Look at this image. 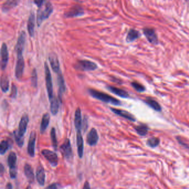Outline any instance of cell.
Wrapping results in <instances>:
<instances>
[{"label":"cell","mask_w":189,"mask_h":189,"mask_svg":"<svg viewBox=\"0 0 189 189\" xmlns=\"http://www.w3.org/2000/svg\"><path fill=\"white\" fill-rule=\"evenodd\" d=\"M88 90V93L92 97L106 103H109L115 106H120L122 104L120 100L105 93L94 89H89Z\"/></svg>","instance_id":"6da1fadb"},{"label":"cell","mask_w":189,"mask_h":189,"mask_svg":"<svg viewBox=\"0 0 189 189\" xmlns=\"http://www.w3.org/2000/svg\"><path fill=\"white\" fill-rule=\"evenodd\" d=\"M43 6L39 7L37 13V23L38 27L41 26L44 20L50 16L53 11V6L50 2L46 3L44 6Z\"/></svg>","instance_id":"7a4b0ae2"},{"label":"cell","mask_w":189,"mask_h":189,"mask_svg":"<svg viewBox=\"0 0 189 189\" xmlns=\"http://www.w3.org/2000/svg\"><path fill=\"white\" fill-rule=\"evenodd\" d=\"M45 71L46 88L47 90L48 98L50 100L53 97V84H52V79L51 73H50L48 65L47 62L45 63Z\"/></svg>","instance_id":"3957f363"},{"label":"cell","mask_w":189,"mask_h":189,"mask_svg":"<svg viewBox=\"0 0 189 189\" xmlns=\"http://www.w3.org/2000/svg\"><path fill=\"white\" fill-rule=\"evenodd\" d=\"M75 68L80 71H92L95 70L98 66L94 62L88 60H79L77 63Z\"/></svg>","instance_id":"277c9868"},{"label":"cell","mask_w":189,"mask_h":189,"mask_svg":"<svg viewBox=\"0 0 189 189\" xmlns=\"http://www.w3.org/2000/svg\"><path fill=\"white\" fill-rule=\"evenodd\" d=\"M42 154L50 163L52 167L57 166L58 164V158L55 152L51 150L44 149L42 151Z\"/></svg>","instance_id":"5b68a950"},{"label":"cell","mask_w":189,"mask_h":189,"mask_svg":"<svg viewBox=\"0 0 189 189\" xmlns=\"http://www.w3.org/2000/svg\"><path fill=\"white\" fill-rule=\"evenodd\" d=\"M26 34L25 32L22 31L18 38L17 43L15 47V50L17 56H23V52L26 44Z\"/></svg>","instance_id":"8992f818"},{"label":"cell","mask_w":189,"mask_h":189,"mask_svg":"<svg viewBox=\"0 0 189 189\" xmlns=\"http://www.w3.org/2000/svg\"><path fill=\"white\" fill-rule=\"evenodd\" d=\"M60 150L64 158L69 160L72 158L73 152L71 142L69 139H66L60 147Z\"/></svg>","instance_id":"52a82bcc"},{"label":"cell","mask_w":189,"mask_h":189,"mask_svg":"<svg viewBox=\"0 0 189 189\" xmlns=\"http://www.w3.org/2000/svg\"><path fill=\"white\" fill-rule=\"evenodd\" d=\"M24 69V61L23 56H17V63L15 68V76L17 79L22 77Z\"/></svg>","instance_id":"ba28073f"},{"label":"cell","mask_w":189,"mask_h":189,"mask_svg":"<svg viewBox=\"0 0 189 189\" xmlns=\"http://www.w3.org/2000/svg\"><path fill=\"white\" fill-rule=\"evenodd\" d=\"M1 67L2 70H5L8 61V52L6 43H4L1 50Z\"/></svg>","instance_id":"9c48e42d"},{"label":"cell","mask_w":189,"mask_h":189,"mask_svg":"<svg viewBox=\"0 0 189 189\" xmlns=\"http://www.w3.org/2000/svg\"><path fill=\"white\" fill-rule=\"evenodd\" d=\"M143 32L146 38L150 43L154 45H157L158 43V38L154 29L145 28L143 29Z\"/></svg>","instance_id":"30bf717a"},{"label":"cell","mask_w":189,"mask_h":189,"mask_svg":"<svg viewBox=\"0 0 189 189\" xmlns=\"http://www.w3.org/2000/svg\"><path fill=\"white\" fill-rule=\"evenodd\" d=\"M36 140V133L35 132H32L29 138L27 152L28 155L31 157H34L35 154V143Z\"/></svg>","instance_id":"8fae6325"},{"label":"cell","mask_w":189,"mask_h":189,"mask_svg":"<svg viewBox=\"0 0 189 189\" xmlns=\"http://www.w3.org/2000/svg\"><path fill=\"white\" fill-rule=\"evenodd\" d=\"M49 62L53 71L56 73H58L61 71L60 70V64L58 56H57L55 53H50L48 57Z\"/></svg>","instance_id":"7c38bea8"},{"label":"cell","mask_w":189,"mask_h":189,"mask_svg":"<svg viewBox=\"0 0 189 189\" xmlns=\"http://www.w3.org/2000/svg\"><path fill=\"white\" fill-rule=\"evenodd\" d=\"M99 140V136L97 130L95 128H92L87 135V142L90 146L96 145Z\"/></svg>","instance_id":"4fadbf2b"},{"label":"cell","mask_w":189,"mask_h":189,"mask_svg":"<svg viewBox=\"0 0 189 189\" xmlns=\"http://www.w3.org/2000/svg\"><path fill=\"white\" fill-rule=\"evenodd\" d=\"M58 76H57V83L58 85V95H59V98L60 102H62V97L63 94L65 93L66 92V84H65V82L64 77L63 76V74H62L61 71H60L58 73H57Z\"/></svg>","instance_id":"5bb4252c"},{"label":"cell","mask_w":189,"mask_h":189,"mask_svg":"<svg viewBox=\"0 0 189 189\" xmlns=\"http://www.w3.org/2000/svg\"><path fill=\"white\" fill-rule=\"evenodd\" d=\"M29 122V118L27 114H25L23 116L18 125V132L21 136H24L26 133L27 127Z\"/></svg>","instance_id":"9a60e30c"},{"label":"cell","mask_w":189,"mask_h":189,"mask_svg":"<svg viewBox=\"0 0 189 189\" xmlns=\"http://www.w3.org/2000/svg\"><path fill=\"white\" fill-rule=\"evenodd\" d=\"M76 140L78 156L79 158H82L83 155L84 141L82 134L81 133V130H77Z\"/></svg>","instance_id":"2e32d148"},{"label":"cell","mask_w":189,"mask_h":189,"mask_svg":"<svg viewBox=\"0 0 189 189\" xmlns=\"http://www.w3.org/2000/svg\"><path fill=\"white\" fill-rule=\"evenodd\" d=\"M111 110L114 113H115L116 115H118L120 117H123L124 118H125L131 122H135V120H136L135 118L134 117L133 115H132L131 113H130L129 112L126 111L116 109V108H111Z\"/></svg>","instance_id":"e0dca14e"},{"label":"cell","mask_w":189,"mask_h":189,"mask_svg":"<svg viewBox=\"0 0 189 189\" xmlns=\"http://www.w3.org/2000/svg\"><path fill=\"white\" fill-rule=\"evenodd\" d=\"M84 15L83 9L79 6H74L65 13V16L67 18L78 17Z\"/></svg>","instance_id":"ac0fdd59"},{"label":"cell","mask_w":189,"mask_h":189,"mask_svg":"<svg viewBox=\"0 0 189 189\" xmlns=\"http://www.w3.org/2000/svg\"><path fill=\"white\" fill-rule=\"evenodd\" d=\"M106 88L109 91H111L113 94L117 95L120 97H122L123 98H128L129 97V94L128 92L123 89L118 88L111 85H108L106 87Z\"/></svg>","instance_id":"d6986e66"},{"label":"cell","mask_w":189,"mask_h":189,"mask_svg":"<svg viewBox=\"0 0 189 189\" xmlns=\"http://www.w3.org/2000/svg\"><path fill=\"white\" fill-rule=\"evenodd\" d=\"M35 15L33 12H31L28 18L27 23V30L28 34L31 37H34V27H35Z\"/></svg>","instance_id":"ffe728a7"},{"label":"cell","mask_w":189,"mask_h":189,"mask_svg":"<svg viewBox=\"0 0 189 189\" xmlns=\"http://www.w3.org/2000/svg\"><path fill=\"white\" fill-rule=\"evenodd\" d=\"M24 172L28 182L32 183L34 181V174L32 167L28 164H26L24 167Z\"/></svg>","instance_id":"44dd1931"},{"label":"cell","mask_w":189,"mask_h":189,"mask_svg":"<svg viewBox=\"0 0 189 189\" xmlns=\"http://www.w3.org/2000/svg\"><path fill=\"white\" fill-rule=\"evenodd\" d=\"M20 0H6V2L2 6V11L7 12L18 5Z\"/></svg>","instance_id":"7402d4cb"},{"label":"cell","mask_w":189,"mask_h":189,"mask_svg":"<svg viewBox=\"0 0 189 189\" xmlns=\"http://www.w3.org/2000/svg\"><path fill=\"white\" fill-rule=\"evenodd\" d=\"M36 179L39 185L43 186L46 181V174L44 169L42 167H38L36 171Z\"/></svg>","instance_id":"603a6c76"},{"label":"cell","mask_w":189,"mask_h":189,"mask_svg":"<svg viewBox=\"0 0 189 189\" xmlns=\"http://www.w3.org/2000/svg\"><path fill=\"white\" fill-rule=\"evenodd\" d=\"M50 112L53 116H56L58 113L60 108V104L58 99L56 97V96L53 95L52 98L50 100Z\"/></svg>","instance_id":"cb8c5ba5"},{"label":"cell","mask_w":189,"mask_h":189,"mask_svg":"<svg viewBox=\"0 0 189 189\" xmlns=\"http://www.w3.org/2000/svg\"><path fill=\"white\" fill-rule=\"evenodd\" d=\"M17 155L15 152H11L7 159V164L10 167V170H17L16 169Z\"/></svg>","instance_id":"d4e9b609"},{"label":"cell","mask_w":189,"mask_h":189,"mask_svg":"<svg viewBox=\"0 0 189 189\" xmlns=\"http://www.w3.org/2000/svg\"><path fill=\"white\" fill-rule=\"evenodd\" d=\"M74 125L77 130H81L82 126V120L81 110L79 108H78L75 112Z\"/></svg>","instance_id":"484cf974"},{"label":"cell","mask_w":189,"mask_h":189,"mask_svg":"<svg viewBox=\"0 0 189 189\" xmlns=\"http://www.w3.org/2000/svg\"><path fill=\"white\" fill-rule=\"evenodd\" d=\"M50 122V115L48 113H46L42 117L41 126H40V132L41 133H43L47 129Z\"/></svg>","instance_id":"4316f807"},{"label":"cell","mask_w":189,"mask_h":189,"mask_svg":"<svg viewBox=\"0 0 189 189\" xmlns=\"http://www.w3.org/2000/svg\"><path fill=\"white\" fill-rule=\"evenodd\" d=\"M145 103L153 109L154 111H161V106L160 104L155 100L151 98H146L145 100Z\"/></svg>","instance_id":"83f0119b"},{"label":"cell","mask_w":189,"mask_h":189,"mask_svg":"<svg viewBox=\"0 0 189 189\" xmlns=\"http://www.w3.org/2000/svg\"><path fill=\"white\" fill-rule=\"evenodd\" d=\"M135 129L136 131V133L140 136L146 135L149 130V127L147 125L145 124H140L135 127Z\"/></svg>","instance_id":"f1b7e54d"},{"label":"cell","mask_w":189,"mask_h":189,"mask_svg":"<svg viewBox=\"0 0 189 189\" xmlns=\"http://www.w3.org/2000/svg\"><path fill=\"white\" fill-rule=\"evenodd\" d=\"M140 34L139 32L135 29H132L128 32L126 40L128 42H131L134 41L138 39L140 37Z\"/></svg>","instance_id":"f546056e"},{"label":"cell","mask_w":189,"mask_h":189,"mask_svg":"<svg viewBox=\"0 0 189 189\" xmlns=\"http://www.w3.org/2000/svg\"><path fill=\"white\" fill-rule=\"evenodd\" d=\"M9 79L5 75H2L1 78V87L3 92L6 93L9 89Z\"/></svg>","instance_id":"4dcf8cb0"},{"label":"cell","mask_w":189,"mask_h":189,"mask_svg":"<svg viewBox=\"0 0 189 189\" xmlns=\"http://www.w3.org/2000/svg\"><path fill=\"white\" fill-rule=\"evenodd\" d=\"M14 137L15 139L16 143L20 148H22L24 144V138L23 136H21L18 132V130H15L13 132Z\"/></svg>","instance_id":"1f68e13d"},{"label":"cell","mask_w":189,"mask_h":189,"mask_svg":"<svg viewBox=\"0 0 189 189\" xmlns=\"http://www.w3.org/2000/svg\"><path fill=\"white\" fill-rule=\"evenodd\" d=\"M10 143L8 141L6 140H2L1 142V145H0V154L1 155H4L5 154L6 151L8 150V149L10 147Z\"/></svg>","instance_id":"d6a6232c"},{"label":"cell","mask_w":189,"mask_h":189,"mask_svg":"<svg viewBox=\"0 0 189 189\" xmlns=\"http://www.w3.org/2000/svg\"><path fill=\"white\" fill-rule=\"evenodd\" d=\"M50 138L52 146L55 150H57L58 146V143L57 140V136H56V129L55 128H52L50 130Z\"/></svg>","instance_id":"836d02e7"},{"label":"cell","mask_w":189,"mask_h":189,"mask_svg":"<svg viewBox=\"0 0 189 189\" xmlns=\"http://www.w3.org/2000/svg\"><path fill=\"white\" fill-rule=\"evenodd\" d=\"M160 144V139L158 138L153 137L150 139H148L146 141V144L151 148H155Z\"/></svg>","instance_id":"e575fe53"},{"label":"cell","mask_w":189,"mask_h":189,"mask_svg":"<svg viewBox=\"0 0 189 189\" xmlns=\"http://www.w3.org/2000/svg\"><path fill=\"white\" fill-rule=\"evenodd\" d=\"M131 84L134 88L138 92H143L145 90L144 86L137 82H133Z\"/></svg>","instance_id":"d590c367"},{"label":"cell","mask_w":189,"mask_h":189,"mask_svg":"<svg viewBox=\"0 0 189 189\" xmlns=\"http://www.w3.org/2000/svg\"><path fill=\"white\" fill-rule=\"evenodd\" d=\"M37 73L36 69H34L32 72L31 76V84L34 88H36L37 87Z\"/></svg>","instance_id":"8d00e7d4"},{"label":"cell","mask_w":189,"mask_h":189,"mask_svg":"<svg viewBox=\"0 0 189 189\" xmlns=\"http://www.w3.org/2000/svg\"><path fill=\"white\" fill-rule=\"evenodd\" d=\"M17 89L16 86L15 84H12L11 87V92L10 94V97L12 98H15L17 96Z\"/></svg>","instance_id":"74e56055"},{"label":"cell","mask_w":189,"mask_h":189,"mask_svg":"<svg viewBox=\"0 0 189 189\" xmlns=\"http://www.w3.org/2000/svg\"><path fill=\"white\" fill-rule=\"evenodd\" d=\"M47 0H34V3L38 7H41L44 5L45 2Z\"/></svg>","instance_id":"f35d334b"},{"label":"cell","mask_w":189,"mask_h":189,"mask_svg":"<svg viewBox=\"0 0 189 189\" xmlns=\"http://www.w3.org/2000/svg\"><path fill=\"white\" fill-rule=\"evenodd\" d=\"M58 188V185L56 183H52L50 186H47V189H57Z\"/></svg>","instance_id":"ab89813d"},{"label":"cell","mask_w":189,"mask_h":189,"mask_svg":"<svg viewBox=\"0 0 189 189\" xmlns=\"http://www.w3.org/2000/svg\"><path fill=\"white\" fill-rule=\"evenodd\" d=\"M177 139H178V143L182 145H183V146H185V148H189V146L188 145L186 144H185V143H183V141H181V140L180 139H179V138H177Z\"/></svg>","instance_id":"60d3db41"},{"label":"cell","mask_w":189,"mask_h":189,"mask_svg":"<svg viewBox=\"0 0 189 189\" xmlns=\"http://www.w3.org/2000/svg\"><path fill=\"white\" fill-rule=\"evenodd\" d=\"M4 170H5L4 167L3 166L2 164H1V165H0V172H1V176L2 175L3 172H4Z\"/></svg>","instance_id":"b9f144b4"},{"label":"cell","mask_w":189,"mask_h":189,"mask_svg":"<svg viewBox=\"0 0 189 189\" xmlns=\"http://www.w3.org/2000/svg\"><path fill=\"white\" fill-rule=\"evenodd\" d=\"M83 188L84 189H90V185H89V183L88 182H85V183L84 185Z\"/></svg>","instance_id":"7bdbcfd3"},{"label":"cell","mask_w":189,"mask_h":189,"mask_svg":"<svg viewBox=\"0 0 189 189\" xmlns=\"http://www.w3.org/2000/svg\"><path fill=\"white\" fill-rule=\"evenodd\" d=\"M12 186L11 183H8L7 185H6V189H12Z\"/></svg>","instance_id":"ee69618b"},{"label":"cell","mask_w":189,"mask_h":189,"mask_svg":"<svg viewBox=\"0 0 189 189\" xmlns=\"http://www.w3.org/2000/svg\"><path fill=\"white\" fill-rule=\"evenodd\" d=\"M186 1H187V2H189V0H185Z\"/></svg>","instance_id":"f6af8a7d"}]
</instances>
